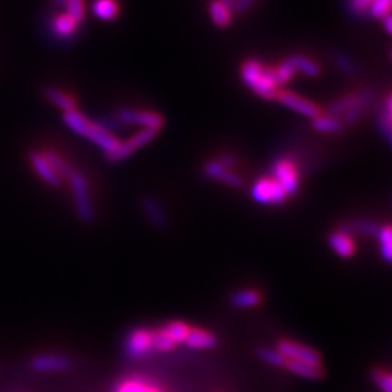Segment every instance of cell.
Returning a JSON list of instances; mask_svg holds the SVG:
<instances>
[{
    "mask_svg": "<svg viewBox=\"0 0 392 392\" xmlns=\"http://www.w3.org/2000/svg\"><path fill=\"white\" fill-rule=\"evenodd\" d=\"M328 246L331 247L332 252L343 259H348L354 253V243L352 237L343 230L332 231L328 235Z\"/></svg>",
    "mask_w": 392,
    "mask_h": 392,
    "instance_id": "15",
    "label": "cell"
},
{
    "mask_svg": "<svg viewBox=\"0 0 392 392\" xmlns=\"http://www.w3.org/2000/svg\"><path fill=\"white\" fill-rule=\"evenodd\" d=\"M189 327L187 324H185L183 322H170L163 327V330L166 331V335H168L176 344L177 343H185V339L189 332Z\"/></svg>",
    "mask_w": 392,
    "mask_h": 392,
    "instance_id": "32",
    "label": "cell"
},
{
    "mask_svg": "<svg viewBox=\"0 0 392 392\" xmlns=\"http://www.w3.org/2000/svg\"><path fill=\"white\" fill-rule=\"evenodd\" d=\"M204 173L208 176L209 179L217 181L225 186L230 187H241L243 186V179L241 177L234 173L231 169L224 168L222 164H220L217 160H211L204 166Z\"/></svg>",
    "mask_w": 392,
    "mask_h": 392,
    "instance_id": "11",
    "label": "cell"
},
{
    "mask_svg": "<svg viewBox=\"0 0 392 392\" xmlns=\"http://www.w3.org/2000/svg\"><path fill=\"white\" fill-rule=\"evenodd\" d=\"M217 161L227 169H233V168H235V164H237V159L233 156V154H221V156H218Z\"/></svg>",
    "mask_w": 392,
    "mask_h": 392,
    "instance_id": "43",
    "label": "cell"
},
{
    "mask_svg": "<svg viewBox=\"0 0 392 392\" xmlns=\"http://www.w3.org/2000/svg\"><path fill=\"white\" fill-rule=\"evenodd\" d=\"M85 138L92 141L94 146L102 148L105 154L111 153L118 144H120V140H118L112 133H109L108 129H105L102 125H99L94 121L90 122V127L88 129Z\"/></svg>",
    "mask_w": 392,
    "mask_h": 392,
    "instance_id": "12",
    "label": "cell"
},
{
    "mask_svg": "<svg viewBox=\"0 0 392 392\" xmlns=\"http://www.w3.org/2000/svg\"><path fill=\"white\" fill-rule=\"evenodd\" d=\"M44 94H45V98L49 102H51L53 105H55L57 108H60L63 109L64 112L67 111H71V109H76V99L71 96V94H68L67 92H63L60 89H57V88H45L44 89Z\"/></svg>",
    "mask_w": 392,
    "mask_h": 392,
    "instance_id": "20",
    "label": "cell"
},
{
    "mask_svg": "<svg viewBox=\"0 0 392 392\" xmlns=\"http://www.w3.org/2000/svg\"><path fill=\"white\" fill-rule=\"evenodd\" d=\"M116 118L122 125H138L142 129H153L157 131V133L164 125V118L160 114L153 111H135L129 108H121L116 112Z\"/></svg>",
    "mask_w": 392,
    "mask_h": 392,
    "instance_id": "6",
    "label": "cell"
},
{
    "mask_svg": "<svg viewBox=\"0 0 392 392\" xmlns=\"http://www.w3.org/2000/svg\"><path fill=\"white\" fill-rule=\"evenodd\" d=\"M353 228L356 231L365 234V235L376 237L379 230H381V225L374 222V221H369V220H358V221L353 222Z\"/></svg>",
    "mask_w": 392,
    "mask_h": 392,
    "instance_id": "39",
    "label": "cell"
},
{
    "mask_svg": "<svg viewBox=\"0 0 392 392\" xmlns=\"http://www.w3.org/2000/svg\"><path fill=\"white\" fill-rule=\"evenodd\" d=\"M93 15L102 21H112L116 18L120 8L115 0H94L92 5Z\"/></svg>",
    "mask_w": 392,
    "mask_h": 392,
    "instance_id": "27",
    "label": "cell"
},
{
    "mask_svg": "<svg viewBox=\"0 0 392 392\" xmlns=\"http://www.w3.org/2000/svg\"><path fill=\"white\" fill-rule=\"evenodd\" d=\"M371 376L375 385L382 392H392V378L389 372L382 371V369H374Z\"/></svg>",
    "mask_w": 392,
    "mask_h": 392,
    "instance_id": "37",
    "label": "cell"
},
{
    "mask_svg": "<svg viewBox=\"0 0 392 392\" xmlns=\"http://www.w3.org/2000/svg\"><path fill=\"white\" fill-rule=\"evenodd\" d=\"M275 75H276V80H278V83H279V86H280V85H285V83H288V81L293 77L295 68H293V66L291 64L289 58H287V60L282 62V63L279 64L278 68H275Z\"/></svg>",
    "mask_w": 392,
    "mask_h": 392,
    "instance_id": "38",
    "label": "cell"
},
{
    "mask_svg": "<svg viewBox=\"0 0 392 392\" xmlns=\"http://www.w3.org/2000/svg\"><path fill=\"white\" fill-rule=\"evenodd\" d=\"M63 121H64V124L67 125L68 129H71L75 134H77L80 137L86 135L88 129L90 127V122H92L89 118H86L85 115H83L81 112H79L77 109H71V111L64 112Z\"/></svg>",
    "mask_w": 392,
    "mask_h": 392,
    "instance_id": "22",
    "label": "cell"
},
{
    "mask_svg": "<svg viewBox=\"0 0 392 392\" xmlns=\"http://www.w3.org/2000/svg\"><path fill=\"white\" fill-rule=\"evenodd\" d=\"M29 366L35 372L53 374V372L67 371L71 366V362L68 358L62 354H40L32 358Z\"/></svg>",
    "mask_w": 392,
    "mask_h": 392,
    "instance_id": "10",
    "label": "cell"
},
{
    "mask_svg": "<svg viewBox=\"0 0 392 392\" xmlns=\"http://www.w3.org/2000/svg\"><path fill=\"white\" fill-rule=\"evenodd\" d=\"M382 21H384L385 31H387L388 34H391V32H392V16H391V14L385 15V16L382 18Z\"/></svg>",
    "mask_w": 392,
    "mask_h": 392,
    "instance_id": "44",
    "label": "cell"
},
{
    "mask_svg": "<svg viewBox=\"0 0 392 392\" xmlns=\"http://www.w3.org/2000/svg\"><path fill=\"white\" fill-rule=\"evenodd\" d=\"M230 302L235 308H241V310H246V308L257 306L261 302V295L256 289H240V291H235L234 293H231Z\"/></svg>",
    "mask_w": 392,
    "mask_h": 392,
    "instance_id": "23",
    "label": "cell"
},
{
    "mask_svg": "<svg viewBox=\"0 0 392 392\" xmlns=\"http://www.w3.org/2000/svg\"><path fill=\"white\" fill-rule=\"evenodd\" d=\"M372 0H349V9L353 15H365L369 12Z\"/></svg>",
    "mask_w": 392,
    "mask_h": 392,
    "instance_id": "41",
    "label": "cell"
},
{
    "mask_svg": "<svg viewBox=\"0 0 392 392\" xmlns=\"http://www.w3.org/2000/svg\"><path fill=\"white\" fill-rule=\"evenodd\" d=\"M114 392H161V391L157 387L144 381V379L131 378L125 379L124 382L118 385Z\"/></svg>",
    "mask_w": 392,
    "mask_h": 392,
    "instance_id": "28",
    "label": "cell"
},
{
    "mask_svg": "<svg viewBox=\"0 0 392 392\" xmlns=\"http://www.w3.org/2000/svg\"><path fill=\"white\" fill-rule=\"evenodd\" d=\"M209 15L212 22L220 28H225L230 25L231 22V9L227 3L221 2V0H213L209 5Z\"/></svg>",
    "mask_w": 392,
    "mask_h": 392,
    "instance_id": "25",
    "label": "cell"
},
{
    "mask_svg": "<svg viewBox=\"0 0 392 392\" xmlns=\"http://www.w3.org/2000/svg\"><path fill=\"white\" fill-rule=\"evenodd\" d=\"M68 181L71 186V192H73V199H75V205H76L79 218L83 222H88V224L92 222L94 218V209H93V204L90 199L86 177L81 173L73 172L68 177Z\"/></svg>",
    "mask_w": 392,
    "mask_h": 392,
    "instance_id": "2",
    "label": "cell"
},
{
    "mask_svg": "<svg viewBox=\"0 0 392 392\" xmlns=\"http://www.w3.org/2000/svg\"><path fill=\"white\" fill-rule=\"evenodd\" d=\"M185 343H186V346H189L191 349L207 350V349L215 348L218 340L211 331L202 330V328H189Z\"/></svg>",
    "mask_w": 392,
    "mask_h": 392,
    "instance_id": "14",
    "label": "cell"
},
{
    "mask_svg": "<svg viewBox=\"0 0 392 392\" xmlns=\"http://www.w3.org/2000/svg\"><path fill=\"white\" fill-rule=\"evenodd\" d=\"M278 352L287 361H295L313 366H322V356L313 348L304 346L301 343L292 340H282L278 344Z\"/></svg>",
    "mask_w": 392,
    "mask_h": 392,
    "instance_id": "7",
    "label": "cell"
},
{
    "mask_svg": "<svg viewBox=\"0 0 392 392\" xmlns=\"http://www.w3.org/2000/svg\"><path fill=\"white\" fill-rule=\"evenodd\" d=\"M359 98H361V92H353V93L344 94V96L335 101L328 106V108L326 109V115L341 118L344 114L354 108L356 103L359 102Z\"/></svg>",
    "mask_w": 392,
    "mask_h": 392,
    "instance_id": "21",
    "label": "cell"
},
{
    "mask_svg": "<svg viewBox=\"0 0 392 392\" xmlns=\"http://www.w3.org/2000/svg\"><path fill=\"white\" fill-rule=\"evenodd\" d=\"M257 354L261 361H265L266 363H269L272 366H285V362H287V359H285L283 356L278 352V349L261 348V349H259Z\"/></svg>",
    "mask_w": 392,
    "mask_h": 392,
    "instance_id": "36",
    "label": "cell"
},
{
    "mask_svg": "<svg viewBox=\"0 0 392 392\" xmlns=\"http://www.w3.org/2000/svg\"><path fill=\"white\" fill-rule=\"evenodd\" d=\"M273 179H275L288 196L295 195L300 189V173L292 160L287 157L278 159L272 166Z\"/></svg>",
    "mask_w": 392,
    "mask_h": 392,
    "instance_id": "5",
    "label": "cell"
},
{
    "mask_svg": "<svg viewBox=\"0 0 392 392\" xmlns=\"http://www.w3.org/2000/svg\"><path fill=\"white\" fill-rule=\"evenodd\" d=\"M313 128L317 133L322 134H336L344 128L340 118L330 116V115H318L313 120Z\"/></svg>",
    "mask_w": 392,
    "mask_h": 392,
    "instance_id": "24",
    "label": "cell"
},
{
    "mask_svg": "<svg viewBox=\"0 0 392 392\" xmlns=\"http://www.w3.org/2000/svg\"><path fill=\"white\" fill-rule=\"evenodd\" d=\"M124 349L127 356L133 359L147 356L153 350V336L147 328H135L125 339Z\"/></svg>",
    "mask_w": 392,
    "mask_h": 392,
    "instance_id": "8",
    "label": "cell"
},
{
    "mask_svg": "<svg viewBox=\"0 0 392 392\" xmlns=\"http://www.w3.org/2000/svg\"><path fill=\"white\" fill-rule=\"evenodd\" d=\"M142 209H144V213L154 227L164 228L168 225V217H166V212L157 199L151 196L142 199Z\"/></svg>",
    "mask_w": 392,
    "mask_h": 392,
    "instance_id": "18",
    "label": "cell"
},
{
    "mask_svg": "<svg viewBox=\"0 0 392 392\" xmlns=\"http://www.w3.org/2000/svg\"><path fill=\"white\" fill-rule=\"evenodd\" d=\"M289 62L293 66L295 71L300 70L301 73H304L308 77H317L319 75L318 64L304 55H292L289 57Z\"/></svg>",
    "mask_w": 392,
    "mask_h": 392,
    "instance_id": "30",
    "label": "cell"
},
{
    "mask_svg": "<svg viewBox=\"0 0 392 392\" xmlns=\"http://www.w3.org/2000/svg\"><path fill=\"white\" fill-rule=\"evenodd\" d=\"M157 134H159L157 131H153V129L138 131L137 134L131 135L128 140L120 141V144H118L111 153L105 154L106 160L111 163H120V161L127 160L128 157L133 156L137 150L150 144V142L156 138Z\"/></svg>",
    "mask_w": 392,
    "mask_h": 392,
    "instance_id": "3",
    "label": "cell"
},
{
    "mask_svg": "<svg viewBox=\"0 0 392 392\" xmlns=\"http://www.w3.org/2000/svg\"><path fill=\"white\" fill-rule=\"evenodd\" d=\"M44 156L45 159L49 160V163L51 164V168L55 170V173L62 177H70L71 173H73L75 170H71V168L68 166V163L60 156V154L53 151V150H49V151H44Z\"/></svg>",
    "mask_w": 392,
    "mask_h": 392,
    "instance_id": "31",
    "label": "cell"
},
{
    "mask_svg": "<svg viewBox=\"0 0 392 392\" xmlns=\"http://www.w3.org/2000/svg\"><path fill=\"white\" fill-rule=\"evenodd\" d=\"M241 79L247 88H250L257 96L266 101L276 99L279 83L275 68L263 67L257 60H248L241 66Z\"/></svg>",
    "mask_w": 392,
    "mask_h": 392,
    "instance_id": "1",
    "label": "cell"
},
{
    "mask_svg": "<svg viewBox=\"0 0 392 392\" xmlns=\"http://www.w3.org/2000/svg\"><path fill=\"white\" fill-rule=\"evenodd\" d=\"M375 99V93L372 89H363L361 90V98H359V102L356 103V106L353 109H350L349 112L344 114L340 120L344 125H350V124H354L356 121L359 120V118L365 114V111L369 108V105L374 102Z\"/></svg>",
    "mask_w": 392,
    "mask_h": 392,
    "instance_id": "17",
    "label": "cell"
},
{
    "mask_svg": "<svg viewBox=\"0 0 392 392\" xmlns=\"http://www.w3.org/2000/svg\"><path fill=\"white\" fill-rule=\"evenodd\" d=\"M391 9V0H372L369 6V14L374 18L382 19L385 15L389 14Z\"/></svg>",
    "mask_w": 392,
    "mask_h": 392,
    "instance_id": "40",
    "label": "cell"
},
{
    "mask_svg": "<svg viewBox=\"0 0 392 392\" xmlns=\"http://www.w3.org/2000/svg\"><path fill=\"white\" fill-rule=\"evenodd\" d=\"M376 127H378L379 134L385 138L387 144H391V140H392V98H391V93L387 94L384 105L378 111Z\"/></svg>",
    "mask_w": 392,
    "mask_h": 392,
    "instance_id": "16",
    "label": "cell"
},
{
    "mask_svg": "<svg viewBox=\"0 0 392 392\" xmlns=\"http://www.w3.org/2000/svg\"><path fill=\"white\" fill-rule=\"evenodd\" d=\"M256 0H234L233 3V9L237 14H243V12L250 9L254 5Z\"/></svg>",
    "mask_w": 392,
    "mask_h": 392,
    "instance_id": "42",
    "label": "cell"
},
{
    "mask_svg": "<svg viewBox=\"0 0 392 392\" xmlns=\"http://www.w3.org/2000/svg\"><path fill=\"white\" fill-rule=\"evenodd\" d=\"M54 2H55L58 6H64V2H66V0H54Z\"/></svg>",
    "mask_w": 392,
    "mask_h": 392,
    "instance_id": "45",
    "label": "cell"
},
{
    "mask_svg": "<svg viewBox=\"0 0 392 392\" xmlns=\"http://www.w3.org/2000/svg\"><path fill=\"white\" fill-rule=\"evenodd\" d=\"M276 99L283 106L292 109L293 112L306 116V118H311V120H314V118H317L318 115H322V109H319L315 103L306 101L305 98L300 96V94H296L293 92L279 90L276 94Z\"/></svg>",
    "mask_w": 392,
    "mask_h": 392,
    "instance_id": "9",
    "label": "cell"
},
{
    "mask_svg": "<svg viewBox=\"0 0 392 392\" xmlns=\"http://www.w3.org/2000/svg\"><path fill=\"white\" fill-rule=\"evenodd\" d=\"M151 336H153V350L170 352L176 346V343L166 335V331L163 328L151 331Z\"/></svg>",
    "mask_w": 392,
    "mask_h": 392,
    "instance_id": "33",
    "label": "cell"
},
{
    "mask_svg": "<svg viewBox=\"0 0 392 392\" xmlns=\"http://www.w3.org/2000/svg\"><path fill=\"white\" fill-rule=\"evenodd\" d=\"M252 198L260 205H282L288 195L273 177H260L252 186Z\"/></svg>",
    "mask_w": 392,
    "mask_h": 392,
    "instance_id": "4",
    "label": "cell"
},
{
    "mask_svg": "<svg viewBox=\"0 0 392 392\" xmlns=\"http://www.w3.org/2000/svg\"><path fill=\"white\" fill-rule=\"evenodd\" d=\"M331 57H332V62H335V64L339 67L340 71H343L344 75L354 76L356 73H358V68H356L354 63L346 54H343L341 51H335Z\"/></svg>",
    "mask_w": 392,
    "mask_h": 392,
    "instance_id": "35",
    "label": "cell"
},
{
    "mask_svg": "<svg viewBox=\"0 0 392 392\" xmlns=\"http://www.w3.org/2000/svg\"><path fill=\"white\" fill-rule=\"evenodd\" d=\"M29 160H31V166H32V169L35 170V173H37L47 185H50L53 187H57V186L62 185L63 179L51 168V164L49 163V160L45 159L44 153L34 151L31 154Z\"/></svg>",
    "mask_w": 392,
    "mask_h": 392,
    "instance_id": "13",
    "label": "cell"
},
{
    "mask_svg": "<svg viewBox=\"0 0 392 392\" xmlns=\"http://www.w3.org/2000/svg\"><path fill=\"white\" fill-rule=\"evenodd\" d=\"M66 6V14L73 19L77 25L85 21V0H66L64 2Z\"/></svg>",
    "mask_w": 392,
    "mask_h": 392,
    "instance_id": "34",
    "label": "cell"
},
{
    "mask_svg": "<svg viewBox=\"0 0 392 392\" xmlns=\"http://www.w3.org/2000/svg\"><path fill=\"white\" fill-rule=\"evenodd\" d=\"M378 243H379V254L384 259L385 263H391L392 260V231L389 225H384L379 230L378 235Z\"/></svg>",
    "mask_w": 392,
    "mask_h": 392,
    "instance_id": "29",
    "label": "cell"
},
{
    "mask_svg": "<svg viewBox=\"0 0 392 392\" xmlns=\"http://www.w3.org/2000/svg\"><path fill=\"white\" fill-rule=\"evenodd\" d=\"M221 2H224V3H227V5H228V3H230V0H221Z\"/></svg>",
    "mask_w": 392,
    "mask_h": 392,
    "instance_id": "46",
    "label": "cell"
},
{
    "mask_svg": "<svg viewBox=\"0 0 392 392\" xmlns=\"http://www.w3.org/2000/svg\"><path fill=\"white\" fill-rule=\"evenodd\" d=\"M285 367L292 374L298 375L305 379H319L323 376V369L322 366H313V365H306L301 362H295V361H287L285 362Z\"/></svg>",
    "mask_w": 392,
    "mask_h": 392,
    "instance_id": "26",
    "label": "cell"
},
{
    "mask_svg": "<svg viewBox=\"0 0 392 392\" xmlns=\"http://www.w3.org/2000/svg\"><path fill=\"white\" fill-rule=\"evenodd\" d=\"M79 25L67 14H58L53 19L51 29L58 40H68L76 34Z\"/></svg>",
    "mask_w": 392,
    "mask_h": 392,
    "instance_id": "19",
    "label": "cell"
}]
</instances>
